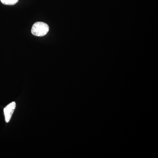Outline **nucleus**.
Returning a JSON list of instances; mask_svg holds the SVG:
<instances>
[{"label":"nucleus","instance_id":"1","mask_svg":"<svg viewBox=\"0 0 158 158\" xmlns=\"http://www.w3.org/2000/svg\"><path fill=\"white\" fill-rule=\"evenodd\" d=\"M49 28L47 24L41 22L35 23L32 26L31 33L34 36L42 37L47 34Z\"/></svg>","mask_w":158,"mask_h":158},{"label":"nucleus","instance_id":"2","mask_svg":"<svg viewBox=\"0 0 158 158\" xmlns=\"http://www.w3.org/2000/svg\"><path fill=\"white\" fill-rule=\"evenodd\" d=\"M16 103L13 102L10 103L8 106L4 108V113L5 116V119L6 123H9L11 118L12 114L15 110Z\"/></svg>","mask_w":158,"mask_h":158},{"label":"nucleus","instance_id":"3","mask_svg":"<svg viewBox=\"0 0 158 158\" xmlns=\"http://www.w3.org/2000/svg\"><path fill=\"white\" fill-rule=\"evenodd\" d=\"M19 0H1V2L2 4L6 5H15L16 3L18 2Z\"/></svg>","mask_w":158,"mask_h":158}]
</instances>
